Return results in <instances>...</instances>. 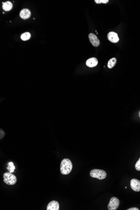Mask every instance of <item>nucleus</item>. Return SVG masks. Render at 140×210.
<instances>
[{"label":"nucleus","mask_w":140,"mask_h":210,"mask_svg":"<svg viewBox=\"0 0 140 210\" xmlns=\"http://www.w3.org/2000/svg\"><path fill=\"white\" fill-rule=\"evenodd\" d=\"M73 165L71 160L69 159H64L61 161L60 166V170L61 174L67 175L71 172Z\"/></svg>","instance_id":"nucleus-1"},{"label":"nucleus","mask_w":140,"mask_h":210,"mask_svg":"<svg viewBox=\"0 0 140 210\" xmlns=\"http://www.w3.org/2000/svg\"><path fill=\"white\" fill-rule=\"evenodd\" d=\"M4 182L8 185H13L16 184L17 179L16 176L11 172H6L3 174Z\"/></svg>","instance_id":"nucleus-2"},{"label":"nucleus","mask_w":140,"mask_h":210,"mask_svg":"<svg viewBox=\"0 0 140 210\" xmlns=\"http://www.w3.org/2000/svg\"><path fill=\"white\" fill-rule=\"evenodd\" d=\"M90 175L92 177L99 180H103L106 178L107 173L103 170L94 169L91 171Z\"/></svg>","instance_id":"nucleus-3"},{"label":"nucleus","mask_w":140,"mask_h":210,"mask_svg":"<svg viewBox=\"0 0 140 210\" xmlns=\"http://www.w3.org/2000/svg\"><path fill=\"white\" fill-rule=\"evenodd\" d=\"M120 201L116 197H112L110 199L108 205L109 210H116L118 208L120 205Z\"/></svg>","instance_id":"nucleus-4"},{"label":"nucleus","mask_w":140,"mask_h":210,"mask_svg":"<svg viewBox=\"0 0 140 210\" xmlns=\"http://www.w3.org/2000/svg\"><path fill=\"white\" fill-rule=\"evenodd\" d=\"M130 185L132 189L134 191H140V181L139 180L136 179H132Z\"/></svg>","instance_id":"nucleus-5"},{"label":"nucleus","mask_w":140,"mask_h":210,"mask_svg":"<svg viewBox=\"0 0 140 210\" xmlns=\"http://www.w3.org/2000/svg\"><path fill=\"white\" fill-rule=\"evenodd\" d=\"M89 38L91 44L95 47H97L100 45V41L97 36L93 33H90L89 35Z\"/></svg>","instance_id":"nucleus-6"},{"label":"nucleus","mask_w":140,"mask_h":210,"mask_svg":"<svg viewBox=\"0 0 140 210\" xmlns=\"http://www.w3.org/2000/svg\"><path fill=\"white\" fill-rule=\"evenodd\" d=\"M107 38L110 42L111 43H117L119 41L118 34L117 33L114 32H109L107 34Z\"/></svg>","instance_id":"nucleus-7"},{"label":"nucleus","mask_w":140,"mask_h":210,"mask_svg":"<svg viewBox=\"0 0 140 210\" xmlns=\"http://www.w3.org/2000/svg\"><path fill=\"white\" fill-rule=\"evenodd\" d=\"M60 206L59 203L57 201H53L48 204L47 210H59Z\"/></svg>","instance_id":"nucleus-8"},{"label":"nucleus","mask_w":140,"mask_h":210,"mask_svg":"<svg viewBox=\"0 0 140 210\" xmlns=\"http://www.w3.org/2000/svg\"><path fill=\"white\" fill-rule=\"evenodd\" d=\"M98 61L95 57H91L87 60L86 61V65L87 66L90 68H93L95 67L98 64Z\"/></svg>","instance_id":"nucleus-9"},{"label":"nucleus","mask_w":140,"mask_h":210,"mask_svg":"<svg viewBox=\"0 0 140 210\" xmlns=\"http://www.w3.org/2000/svg\"><path fill=\"white\" fill-rule=\"evenodd\" d=\"M31 14L29 10L27 8H25L21 10L19 15L22 19H26L30 17Z\"/></svg>","instance_id":"nucleus-10"},{"label":"nucleus","mask_w":140,"mask_h":210,"mask_svg":"<svg viewBox=\"0 0 140 210\" xmlns=\"http://www.w3.org/2000/svg\"><path fill=\"white\" fill-rule=\"evenodd\" d=\"M2 8L4 10L7 12L12 9L13 7L12 3L10 1H8L6 2H3Z\"/></svg>","instance_id":"nucleus-11"},{"label":"nucleus","mask_w":140,"mask_h":210,"mask_svg":"<svg viewBox=\"0 0 140 210\" xmlns=\"http://www.w3.org/2000/svg\"><path fill=\"white\" fill-rule=\"evenodd\" d=\"M117 62V60L116 58L115 57H112V58H111L109 60L108 64H107V66H108V68L110 69L113 68L116 64Z\"/></svg>","instance_id":"nucleus-12"},{"label":"nucleus","mask_w":140,"mask_h":210,"mask_svg":"<svg viewBox=\"0 0 140 210\" xmlns=\"http://www.w3.org/2000/svg\"><path fill=\"white\" fill-rule=\"evenodd\" d=\"M31 37V34L29 32H27L22 34L21 36V38L22 40L27 41L29 40Z\"/></svg>","instance_id":"nucleus-13"},{"label":"nucleus","mask_w":140,"mask_h":210,"mask_svg":"<svg viewBox=\"0 0 140 210\" xmlns=\"http://www.w3.org/2000/svg\"><path fill=\"white\" fill-rule=\"evenodd\" d=\"M7 168L8 169L10 172H13L15 169V166L13 162H10L8 163V167Z\"/></svg>","instance_id":"nucleus-14"},{"label":"nucleus","mask_w":140,"mask_h":210,"mask_svg":"<svg viewBox=\"0 0 140 210\" xmlns=\"http://www.w3.org/2000/svg\"><path fill=\"white\" fill-rule=\"evenodd\" d=\"M135 168L137 171H140V158L135 165Z\"/></svg>","instance_id":"nucleus-15"},{"label":"nucleus","mask_w":140,"mask_h":210,"mask_svg":"<svg viewBox=\"0 0 140 210\" xmlns=\"http://www.w3.org/2000/svg\"><path fill=\"white\" fill-rule=\"evenodd\" d=\"M95 1L97 4H100L101 3H107L109 1V0H95Z\"/></svg>","instance_id":"nucleus-16"},{"label":"nucleus","mask_w":140,"mask_h":210,"mask_svg":"<svg viewBox=\"0 0 140 210\" xmlns=\"http://www.w3.org/2000/svg\"><path fill=\"white\" fill-rule=\"evenodd\" d=\"M5 135V133L4 131L3 130H2V129H1L0 130V138H1V139L4 137Z\"/></svg>","instance_id":"nucleus-17"},{"label":"nucleus","mask_w":140,"mask_h":210,"mask_svg":"<svg viewBox=\"0 0 140 210\" xmlns=\"http://www.w3.org/2000/svg\"><path fill=\"white\" fill-rule=\"evenodd\" d=\"M128 210H139V209H138V208H136V207H133V208H128V209H127Z\"/></svg>","instance_id":"nucleus-18"},{"label":"nucleus","mask_w":140,"mask_h":210,"mask_svg":"<svg viewBox=\"0 0 140 210\" xmlns=\"http://www.w3.org/2000/svg\"><path fill=\"white\" fill-rule=\"evenodd\" d=\"M139 118H140V111H139Z\"/></svg>","instance_id":"nucleus-19"}]
</instances>
